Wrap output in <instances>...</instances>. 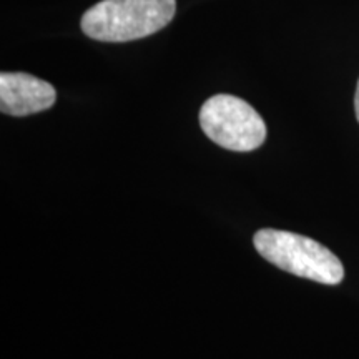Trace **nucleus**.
<instances>
[{
  "instance_id": "f03ea898",
  "label": "nucleus",
  "mask_w": 359,
  "mask_h": 359,
  "mask_svg": "<svg viewBox=\"0 0 359 359\" xmlns=\"http://www.w3.org/2000/svg\"><path fill=\"white\" fill-rule=\"evenodd\" d=\"M253 243L259 257L291 275L321 285H339L344 278L339 258L313 238L263 228L257 231Z\"/></svg>"
},
{
  "instance_id": "f257e3e1",
  "label": "nucleus",
  "mask_w": 359,
  "mask_h": 359,
  "mask_svg": "<svg viewBox=\"0 0 359 359\" xmlns=\"http://www.w3.org/2000/svg\"><path fill=\"white\" fill-rule=\"evenodd\" d=\"M177 0H100L82 15L83 34L100 42H132L167 27Z\"/></svg>"
},
{
  "instance_id": "20e7f679",
  "label": "nucleus",
  "mask_w": 359,
  "mask_h": 359,
  "mask_svg": "<svg viewBox=\"0 0 359 359\" xmlns=\"http://www.w3.org/2000/svg\"><path fill=\"white\" fill-rule=\"evenodd\" d=\"M57 100V92L45 80L24 72L0 74V110L12 116H27L48 110Z\"/></svg>"
},
{
  "instance_id": "7ed1b4c3",
  "label": "nucleus",
  "mask_w": 359,
  "mask_h": 359,
  "mask_svg": "<svg viewBox=\"0 0 359 359\" xmlns=\"http://www.w3.org/2000/svg\"><path fill=\"white\" fill-rule=\"evenodd\" d=\"M200 127L210 140L233 151H253L266 140V125L248 102L218 93L200 110Z\"/></svg>"
},
{
  "instance_id": "39448f33",
  "label": "nucleus",
  "mask_w": 359,
  "mask_h": 359,
  "mask_svg": "<svg viewBox=\"0 0 359 359\" xmlns=\"http://www.w3.org/2000/svg\"><path fill=\"white\" fill-rule=\"evenodd\" d=\"M354 110H356V118L359 122V80H358V87H356V95H354Z\"/></svg>"
}]
</instances>
